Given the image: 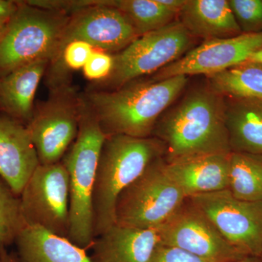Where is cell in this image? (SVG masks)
I'll return each mask as SVG.
<instances>
[{"label":"cell","instance_id":"28","mask_svg":"<svg viewBox=\"0 0 262 262\" xmlns=\"http://www.w3.org/2000/svg\"><path fill=\"white\" fill-rule=\"evenodd\" d=\"M18 6V1L0 0V19L10 18Z\"/></svg>","mask_w":262,"mask_h":262},{"label":"cell","instance_id":"34","mask_svg":"<svg viewBox=\"0 0 262 262\" xmlns=\"http://www.w3.org/2000/svg\"><path fill=\"white\" fill-rule=\"evenodd\" d=\"M260 258H261V261H262V254H261V257H260Z\"/></svg>","mask_w":262,"mask_h":262},{"label":"cell","instance_id":"23","mask_svg":"<svg viewBox=\"0 0 262 262\" xmlns=\"http://www.w3.org/2000/svg\"><path fill=\"white\" fill-rule=\"evenodd\" d=\"M108 4L122 12L138 35L163 28L177 20L178 15L169 11L158 0H107Z\"/></svg>","mask_w":262,"mask_h":262},{"label":"cell","instance_id":"29","mask_svg":"<svg viewBox=\"0 0 262 262\" xmlns=\"http://www.w3.org/2000/svg\"><path fill=\"white\" fill-rule=\"evenodd\" d=\"M158 2L165 9L179 15L187 0H158Z\"/></svg>","mask_w":262,"mask_h":262},{"label":"cell","instance_id":"8","mask_svg":"<svg viewBox=\"0 0 262 262\" xmlns=\"http://www.w3.org/2000/svg\"><path fill=\"white\" fill-rule=\"evenodd\" d=\"M80 96L69 85L51 90L27 125L39 165L61 162L78 135Z\"/></svg>","mask_w":262,"mask_h":262},{"label":"cell","instance_id":"18","mask_svg":"<svg viewBox=\"0 0 262 262\" xmlns=\"http://www.w3.org/2000/svg\"><path fill=\"white\" fill-rule=\"evenodd\" d=\"M47 60L20 67L0 78V110L27 125L34 114L38 86L49 67Z\"/></svg>","mask_w":262,"mask_h":262},{"label":"cell","instance_id":"32","mask_svg":"<svg viewBox=\"0 0 262 262\" xmlns=\"http://www.w3.org/2000/svg\"><path fill=\"white\" fill-rule=\"evenodd\" d=\"M230 262H262L261 258L256 256H246Z\"/></svg>","mask_w":262,"mask_h":262},{"label":"cell","instance_id":"6","mask_svg":"<svg viewBox=\"0 0 262 262\" xmlns=\"http://www.w3.org/2000/svg\"><path fill=\"white\" fill-rule=\"evenodd\" d=\"M172 179L165 158L154 160L118 196L115 225L138 229L160 228L186 201Z\"/></svg>","mask_w":262,"mask_h":262},{"label":"cell","instance_id":"19","mask_svg":"<svg viewBox=\"0 0 262 262\" xmlns=\"http://www.w3.org/2000/svg\"><path fill=\"white\" fill-rule=\"evenodd\" d=\"M225 123L231 152L262 155L261 100L225 99Z\"/></svg>","mask_w":262,"mask_h":262},{"label":"cell","instance_id":"3","mask_svg":"<svg viewBox=\"0 0 262 262\" xmlns=\"http://www.w3.org/2000/svg\"><path fill=\"white\" fill-rule=\"evenodd\" d=\"M165 155V145L155 136H106L98 160L93 196L95 237L115 225V206L122 191L154 160Z\"/></svg>","mask_w":262,"mask_h":262},{"label":"cell","instance_id":"4","mask_svg":"<svg viewBox=\"0 0 262 262\" xmlns=\"http://www.w3.org/2000/svg\"><path fill=\"white\" fill-rule=\"evenodd\" d=\"M78 135L61 162L69 176L70 230L68 239L90 249L95 237L93 196L96 170L106 136L99 122L80 96Z\"/></svg>","mask_w":262,"mask_h":262},{"label":"cell","instance_id":"16","mask_svg":"<svg viewBox=\"0 0 262 262\" xmlns=\"http://www.w3.org/2000/svg\"><path fill=\"white\" fill-rule=\"evenodd\" d=\"M229 154L196 155L167 163L186 198L228 189Z\"/></svg>","mask_w":262,"mask_h":262},{"label":"cell","instance_id":"31","mask_svg":"<svg viewBox=\"0 0 262 262\" xmlns=\"http://www.w3.org/2000/svg\"><path fill=\"white\" fill-rule=\"evenodd\" d=\"M248 61L256 62V63H261L262 64V48L258 51L254 52Z\"/></svg>","mask_w":262,"mask_h":262},{"label":"cell","instance_id":"9","mask_svg":"<svg viewBox=\"0 0 262 262\" xmlns=\"http://www.w3.org/2000/svg\"><path fill=\"white\" fill-rule=\"evenodd\" d=\"M20 199L27 226H37L68 238L70 185L62 162L38 165L22 189Z\"/></svg>","mask_w":262,"mask_h":262},{"label":"cell","instance_id":"7","mask_svg":"<svg viewBox=\"0 0 262 262\" xmlns=\"http://www.w3.org/2000/svg\"><path fill=\"white\" fill-rule=\"evenodd\" d=\"M194 39L178 20L139 36L115 55L111 75L92 89L111 91L156 73L185 55L192 48Z\"/></svg>","mask_w":262,"mask_h":262},{"label":"cell","instance_id":"22","mask_svg":"<svg viewBox=\"0 0 262 262\" xmlns=\"http://www.w3.org/2000/svg\"><path fill=\"white\" fill-rule=\"evenodd\" d=\"M229 192L237 199L262 201V155L229 154Z\"/></svg>","mask_w":262,"mask_h":262},{"label":"cell","instance_id":"15","mask_svg":"<svg viewBox=\"0 0 262 262\" xmlns=\"http://www.w3.org/2000/svg\"><path fill=\"white\" fill-rule=\"evenodd\" d=\"M160 228L113 225L95 238L91 248V260L93 262H150L161 244Z\"/></svg>","mask_w":262,"mask_h":262},{"label":"cell","instance_id":"17","mask_svg":"<svg viewBox=\"0 0 262 262\" xmlns=\"http://www.w3.org/2000/svg\"><path fill=\"white\" fill-rule=\"evenodd\" d=\"M177 20L193 37L205 40L242 34L227 0H187Z\"/></svg>","mask_w":262,"mask_h":262},{"label":"cell","instance_id":"14","mask_svg":"<svg viewBox=\"0 0 262 262\" xmlns=\"http://www.w3.org/2000/svg\"><path fill=\"white\" fill-rule=\"evenodd\" d=\"M39 165L27 125L0 115V177L20 196Z\"/></svg>","mask_w":262,"mask_h":262},{"label":"cell","instance_id":"2","mask_svg":"<svg viewBox=\"0 0 262 262\" xmlns=\"http://www.w3.org/2000/svg\"><path fill=\"white\" fill-rule=\"evenodd\" d=\"M152 136L165 146V160L231 152L225 97L210 86L192 90L157 123Z\"/></svg>","mask_w":262,"mask_h":262},{"label":"cell","instance_id":"30","mask_svg":"<svg viewBox=\"0 0 262 262\" xmlns=\"http://www.w3.org/2000/svg\"><path fill=\"white\" fill-rule=\"evenodd\" d=\"M0 262H22L18 255L9 253L7 250L0 252Z\"/></svg>","mask_w":262,"mask_h":262},{"label":"cell","instance_id":"21","mask_svg":"<svg viewBox=\"0 0 262 262\" xmlns=\"http://www.w3.org/2000/svg\"><path fill=\"white\" fill-rule=\"evenodd\" d=\"M209 86L225 98L262 101V64L246 61L208 76Z\"/></svg>","mask_w":262,"mask_h":262},{"label":"cell","instance_id":"10","mask_svg":"<svg viewBox=\"0 0 262 262\" xmlns=\"http://www.w3.org/2000/svg\"><path fill=\"white\" fill-rule=\"evenodd\" d=\"M232 247L246 256L262 254V201L237 199L229 189L188 198Z\"/></svg>","mask_w":262,"mask_h":262},{"label":"cell","instance_id":"27","mask_svg":"<svg viewBox=\"0 0 262 262\" xmlns=\"http://www.w3.org/2000/svg\"><path fill=\"white\" fill-rule=\"evenodd\" d=\"M150 262H207L179 248L160 244Z\"/></svg>","mask_w":262,"mask_h":262},{"label":"cell","instance_id":"11","mask_svg":"<svg viewBox=\"0 0 262 262\" xmlns=\"http://www.w3.org/2000/svg\"><path fill=\"white\" fill-rule=\"evenodd\" d=\"M139 37L128 19L107 0H82V6L70 15L56 56L66 44L76 39L113 54Z\"/></svg>","mask_w":262,"mask_h":262},{"label":"cell","instance_id":"26","mask_svg":"<svg viewBox=\"0 0 262 262\" xmlns=\"http://www.w3.org/2000/svg\"><path fill=\"white\" fill-rule=\"evenodd\" d=\"M115 65V55L108 52L95 49L87 63L82 69L86 80L94 84L101 83L111 75Z\"/></svg>","mask_w":262,"mask_h":262},{"label":"cell","instance_id":"25","mask_svg":"<svg viewBox=\"0 0 262 262\" xmlns=\"http://www.w3.org/2000/svg\"><path fill=\"white\" fill-rule=\"evenodd\" d=\"M229 2L242 33L262 32V0H230Z\"/></svg>","mask_w":262,"mask_h":262},{"label":"cell","instance_id":"12","mask_svg":"<svg viewBox=\"0 0 262 262\" xmlns=\"http://www.w3.org/2000/svg\"><path fill=\"white\" fill-rule=\"evenodd\" d=\"M161 244L182 249L207 262H230L244 257L188 198L160 228Z\"/></svg>","mask_w":262,"mask_h":262},{"label":"cell","instance_id":"20","mask_svg":"<svg viewBox=\"0 0 262 262\" xmlns=\"http://www.w3.org/2000/svg\"><path fill=\"white\" fill-rule=\"evenodd\" d=\"M15 244L22 262H93L86 250L37 226H26Z\"/></svg>","mask_w":262,"mask_h":262},{"label":"cell","instance_id":"24","mask_svg":"<svg viewBox=\"0 0 262 262\" xmlns=\"http://www.w3.org/2000/svg\"><path fill=\"white\" fill-rule=\"evenodd\" d=\"M26 226L20 196L0 177V252L15 244Z\"/></svg>","mask_w":262,"mask_h":262},{"label":"cell","instance_id":"1","mask_svg":"<svg viewBox=\"0 0 262 262\" xmlns=\"http://www.w3.org/2000/svg\"><path fill=\"white\" fill-rule=\"evenodd\" d=\"M187 76L155 81L137 79L111 91L91 88L82 98L105 136H152L163 112L188 83Z\"/></svg>","mask_w":262,"mask_h":262},{"label":"cell","instance_id":"13","mask_svg":"<svg viewBox=\"0 0 262 262\" xmlns=\"http://www.w3.org/2000/svg\"><path fill=\"white\" fill-rule=\"evenodd\" d=\"M262 48V32L242 33L235 37L205 40L179 59L158 71L151 80L179 75H214L248 61Z\"/></svg>","mask_w":262,"mask_h":262},{"label":"cell","instance_id":"5","mask_svg":"<svg viewBox=\"0 0 262 262\" xmlns=\"http://www.w3.org/2000/svg\"><path fill=\"white\" fill-rule=\"evenodd\" d=\"M70 15L18 1L0 36V78L38 61L56 57Z\"/></svg>","mask_w":262,"mask_h":262},{"label":"cell","instance_id":"33","mask_svg":"<svg viewBox=\"0 0 262 262\" xmlns=\"http://www.w3.org/2000/svg\"><path fill=\"white\" fill-rule=\"evenodd\" d=\"M8 19H0V36L2 35L3 32H4L5 27H6L7 23H8Z\"/></svg>","mask_w":262,"mask_h":262}]
</instances>
